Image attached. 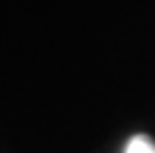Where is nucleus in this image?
<instances>
[{
    "label": "nucleus",
    "instance_id": "nucleus-1",
    "mask_svg": "<svg viewBox=\"0 0 155 153\" xmlns=\"http://www.w3.org/2000/svg\"><path fill=\"white\" fill-rule=\"evenodd\" d=\"M123 153H155V144H153V139L146 137V135H135V137L128 139Z\"/></svg>",
    "mask_w": 155,
    "mask_h": 153
}]
</instances>
